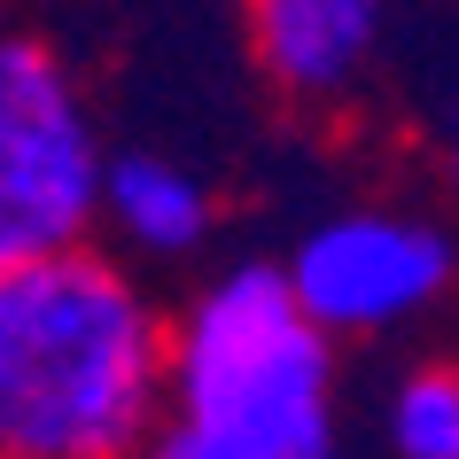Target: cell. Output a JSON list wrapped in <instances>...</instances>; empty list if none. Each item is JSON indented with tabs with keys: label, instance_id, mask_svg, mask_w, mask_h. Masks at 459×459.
I'll use <instances>...</instances> for the list:
<instances>
[{
	"label": "cell",
	"instance_id": "7a4b0ae2",
	"mask_svg": "<svg viewBox=\"0 0 459 459\" xmlns=\"http://www.w3.org/2000/svg\"><path fill=\"white\" fill-rule=\"evenodd\" d=\"M342 335L296 296L289 257L211 273L171 319L164 459H327L342 444Z\"/></svg>",
	"mask_w": 459,
	"mask_h": 459
},
{
	"label": "cell",
	"instance_id": "277c9868",
	"mask_svg": "<svg viewBox=\"0 0 459 459\" xmlns=\"http://www.w3.org/2000/svg\"><path fill=\"white\" fill-rule=\"evenodd\" d=\"M289 273L319 327L342 342H382L459 289V234L405 203H351L296 234Z\"/></svg>",
	"mask_w": 459,
	"mask_h": 459
},
{
	"label": "cell",
	"instance_id": "3957f363",
	"mask_svg": "<svg viewBox=\"0 0 459 459\" xmlns=\"http://www.w3.org/2000/svg\"><path fill=\"white\" fill-rule=\"evenodd\" d=\"M109 148L78 94L71 63L39 31H8L0 48V265L94 242Z\"/></svg>",
	"mask_w": 459,
	"mask_h": 459
},
{
	"label": "cell",
	"instance_id": "6da1fadb",
	"mask_svg": "<svg viewBox=\"0 0 459 459\" xmlns=\"http://www.w3.org/2000/svg\"><path fill=\"white\" fill-rule=\"evenodd\" d=\"M171 412V319L117 242L0 265V452L125 459Z\"/></svg>",
	"mask_w": 459,
	"mask_h": 459
},
{
	"label": "cell",
	"instance_id": "8992f818",
	"mask_svg": "<svg viewBox=\"0 0 459 459\" xmlns=\"http://www.w3.org/2000/svg\"><path fill=\"white\" fill-rule=\"evenodd\" d=\"M101 234L125 257H195L218 234V195L203 171H187L179 156L156 148H117L109 156V195H101Z\"/></svg>",
	"mask_w": 459,
	"mask_h": 459
},
{
	"label": "cell",
	"instance_id": "5b68a950",
	"mask_svg": "<svg viewBox=\"0 0 459 459\" xmlns=\"http://www.w3.org/2000/svg\"><path fill=\"white\" fill-rule=\"evenodd\" d=\"M389 16H397V0H242L257 78L289 109H312V117L366 94Z\"/></svg>",
	"mask_w": 459,
	"mask_h": 459
},
{
	"label": "cell",
	"instance_id": "9c48e42d",
	"mask_svg": "<svg viewBox=\"0 0 459 459\" xmlns=\"http://www.w3.org/2000/svg\"><path fill=\"white\" fill-rule=\"evenodd\" d=\"M452 359H459V351H452Z\"/></svg>",
	"mask_w": 459,
	"mask_h": 459
},
{
	"label": "cell",
	"instance_id": "ba28073f",
	"mask_svg": "<svg viewBox=\"0 0 459 459\" xmlns=\"http://www.w3.org/2000/svg\"><path fill=\"white\" fill-rule=\"evenodd\" d=\"M444 171H452V187H459V125H452V148H444Z\"/></svg>",
	"mask_w": 459,
	"mask_h": 459
},
{
	"label": "cell",
	"instance_id": "52a82bcc",
	"mask_svg": "<svg viewBox=\"0 0 459 459\" xmlns=\"http://www.w3.org/2000/svg\"><path fill=\"white\" fill-rule=\"evenodd\" d=\"M374 429L397 459H459V359H412L389 374Z\"/></svg>",
	"mask_w": 459,
	"mask_h": 459
}]
</instances>
